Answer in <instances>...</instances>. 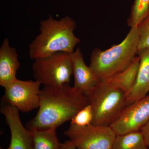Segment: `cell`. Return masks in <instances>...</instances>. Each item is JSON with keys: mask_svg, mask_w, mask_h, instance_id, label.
I'll return each instance as SVG.
<instances>
[{"mask_svg": "<svg viewBox=\"0 0 149 149\" xmlns=\"http://www.w3.org/2000/svg\"><path fill=\"white\" fill-rule=\"evenodd\" d=\"M19 111L15 107L5 103L1 107V113L10 131V144L7 149H32L31 133L22 125Z\"/></svg>", "mask_w": 149, "mask_h": 149, "instance_id": "9c48e42d", "label": "cell"}, {"mask_svg": "<svg viewBox=\"0 0 149 149\" xmlns=\"http://www.w3.org/2000/svg\"><path fill=\"white\" fill-rule=\"evenodd\" d=\"M88 104L86 94L69 84L56 88L44 87L40 91L39 110L28 123L27 129L57 128L71 120Z\"/></svg>", "mask_w": 149, "mask_h": 149, "instance_id": "6da1fadb", "label": "cell"}, {"mask_svg": "<svg viewBox=\"0 0 149 149\" xmlns=\"http://www.w3.org/2000/svg\"><path fill=\"white\" fill-rule=\"evenodd\" d=\"M70 54L59 52L34 60L32 68L35 80L44 87L69 84L72 74Z\"/></svg>", "mask_w": 149, "mask_h": 149, "instance_id": "5b68a950", "label": "cell"}, {"mask_svg": "<svg viewBox=\"0 0 149 149\" xmlns=\"http://www.w3.org/2000/svg\"><path fill=\"white\" fill-rule=\"evenodd\" d=\"M139 32L137 27H131L122 42L102 51L94 49L90 66L100 81L105 80L127 68L136 56L138 49Z\"/></svg>", "mask_w": 149, "mask_h": 149, "instance_id": "3957f363", "label": "cell"}, {"mask_svg": "<svg viewBox=\"0 0 149 149\" xmlns=\"http://www.w3.org/2000/svg\"><path fill=\"white\" fill-rule=\"evenodd\" d=\"M148 149H149V148H148Z\"/></svg>", "mask_w": 149, "mask_h": 149, "instance_id": "7402d4cb", "label": "cell"}, {"mask_svg": "<svg viewBox=\"0 0 149 149\" xmlns=\"http://www.w3.org/2000/svg\"><path fill=\"white\" fill-rule=\"evenodd\" d=\"M143 135L147 146L149 148V121L141 130Z\"/></svg>", "mask_w": 149, "mask_h": 149, "instance_id": "d6986e66", "label": "cell"}, {"mask_svg": "<svg viewBox=\"0 0 149 149\" xmlns=\"http://www.w3.org/2000/svg\"><path fill=\"white\" fill-rule=\"evenodd\" d=\"M93 119V110L88 104L72 118L70 124L78 126H87L92 124Z\"/></svg>", "mask_w": 149, "mask_h": 149, "instance_id": "e0dca14e", "label": "cell"}, {"mask_svg": "<svg viewBox=\"0 0 149 149\" xmlns=\"http://www.w3.org/2000/svg\"><path fill=\"white\" fill-rule=\"evenodd\" d=\"M59 149H76V148L73 143L69 140L61 143Z\"/></svg>", "mask_w": 149, "mask_h": 149, "instance_id": "ffe728a7", "label": "cell"}, {"mask_svg": "<svg viewBox=\"0 0 149 149\" xmlns=\"http://www.w3.org/2000/svg\"><path fill=\"white\" fill-rule=\"evenodd\" d=\"M148 148L143 135L141 131L116 136L112 147V149Z\"/></svg>", "mask_w": 149, "mask_h": 149, "instance_id": "9a60e30c", "label": "cell"}, {"mask_svg": "<svg viewBox=\"0 0 149 149\" xmlns=\"http://www.w3.org/2000/svg\"><path fill=\"white\" fill-rule=\"evenodd\" d=\"M86 95L93 110V125L110 126L127 106L126 94L105 80Z\"/></svg>", "mask_w": 149, "mask_h": 149, "instance_id": "277c9868", "label": "cell"}, {"mask_svg": "<svg viewBox=\"0 0 149 149\" xmlns=\"http://www.w3.org/2000/svg\"><path fill=\"white\" fill-rule=\"evenodd\" d=\"M74 88L86 94L100 81L90 66L84 61L83 55L78 48L70 54Z\"/></svg>", "mask_w": 149, "mask_h": 149, "instance_id": "30bf717a", "label": "cell"}, {"mask_svg": "<svg viewBox=\"0 0 149 149\" xmlns=\"http://www.w3.org/2000/svg\"><path fill=\"white\" fill-rule=\"evenodd\" d=\"M64 134L76 149H112L116 136L110 126L93 124L78 126L70 124Z\"/></svg>", "mask_w": 149, "mask_h": 149, "instance_id": "8992f818", "label": "cell"}, {"mask_svg": "<svg viewBox=\"0 0 149 149\" xmlns=\"http://www.w3.org/2000/svg\"><path fill=\"white\" fill-rule=\"evenodd\" d=\"M140 61V57H135L127 68L104 80L115 88L123 91L127 96L136 82Z\"/></svg>", "mask_w": 149, "mask_h": 149, "instance_id": "4fadbf2b", "label": "cell"}, {"mask_svg": "<svg viewBox=\"0 0 149 149\" xmlns=\"http://www.w3.org/2000/svg\"><path fill=\"white\" fill-rule=\"evenodd\" d=\"M149 121V95L126 107L111 125L116 136L141 131Z\"/></svg>", "mask_w": 149, "mask_h": 149, "instance_id": "ba28073f", "label": "cell"}, {"mask_svg": "<svg viewBox=\"0 0 149 149\" xmlns=\"http://www.w3.org/2000/svg\"><path fill=\"white\" fill-rule=\"evenodd\" d=\"M149 10V0H134L127 20L129 27H137L148 14Z\"/></svg>", "mask_w": 149, "mask_h": 149, "instance_id": "2e32d148", "label": "cell"}, {"mask_svg": "<svg viewBox=\"0 0 149 149\" xmlns=\"http://www.w3.org/2000/svg\"><path fill=\"white\" fill-rule=\"evenodd\" d=\"M16 49L12 47L7 38L0 47V85L5 88L17 79V71L20 67Z\"/></svg>", "mask_w": 149, "mask_h": 149, "instance_id": "8fae6325", "label": "cell"}, {"mask_svg": "<svg viewBox=\"0 0 149 149\" xmlns=\"http://www.w3.org/2000/svg\"><path fill=\"white\" fill-rule=\"evenodd\" d=\"M0 149H4L3 148H2L1 147V148Z\"/></svg>", "mask_w": 149, "mask_h": 149, "instance_id": "44dd1931", "label": "cell"}, {"mask_svg": "<svg viewBox=\"0 0 149 149\" xmlns=\"http://www.w3.org/2000/svg\"><path fill=\"white\" fill-rule=\"evenodd\" d=\"M41 83L35 80L17 79L5 88L3 102L15 107L23 112L39 108Z\"/></svg>", "mask_w": 149, "mask_h": 149, "instance_id": "52a82bcc", "label": "cell"}, {"mask_svg": "<svg viewBox=\"0 0 149 149\" xmlns=\"http://www.w3.org/2000/svg\"><path fill=\"white\" fill-rule=\"evenodd\" d=\"M56 129L55 128L29 129L32 149H59L61 143L57 136Z\"/></svg>", "mask_w": 149, "mask_h": 149, "instance_id": "5bb4252c", "label": "cell"}, {"mask_svg": "<svg viewBox=\"0 0 149 149\" xmlns=\"http://www.w3.org/2000/svg\"><path fill=\"white\" fill-rule=\"evenodd\" d=\"M76 22L69 16L59 20L51 15L40 23V33L29 47L31 59L45 57L59 52L71 54L80 40L74 35Z\"/></svg>", "mask_w": 149, "mask_h": 149, "instance_id": "7a4b0ae2", "label": "cell"}, {"mask_svg": "<svg viewBox=\"0 0 149 149\" xmlns=\"http://www.w3.org/2000/svg\"><path fill=\"white\" fill-rule=\"evenodd\" d=\"M137 27L139 32L138 51L149 49V10L146 16Z\"/></svg>", "mask_w": 149, "mask_h": 149, "instance_id": "ac0fdd59", "label": "cell"}, {"mask_svg": "<svg viewBox=\"0 0 149 149\" xmlns=\"http://www.w3.org/2000/svg\"><path fill=\"white\" fill-rule=\"evenodd\" d=\"M137 54L140 57V65L135 84L127 96V106L146 97L149 92V49L138 51Z\"/></svg>", "mask_w": 149, "mask_h": 149, "instance_id": "7c38bea8", "label": "cell"}]
</instances>
